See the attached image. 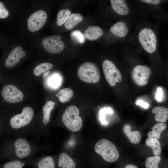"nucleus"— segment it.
Masks as SVG:
<instances>
[{"instance_id": "obj_35", "label": "nucleus", "mask_w": 168, "mask_h": 168, "mask_svg": "<svg viewBox=\"0 0 168 168\" xmlns=\"http://www.w3.org/2000/svg\"><path fill=\"white\" fill-rule=\"evenodd\" d=\"M166 49H167V51L168 52V41L166 42Z\"/></svg>"}, {"instance_id": "obj_6", "label": "nucleus", "mask_w": 168, "mask_h": 168, "mask_svg": "<svg viewBox=\"0 0 168 168\" xmlns=\"http://www.w3.org/2000/svg\"><path fill=\"white\" fill-rule=\"evenodd\" d=\"M79 110L75 106L71 105L65 110L61 117L63 125L72 132L79 131L82 126V118L79 115Z\"/></svg>"}, {"instance_id": "obj_18", "label": "nucleus", "mask_w": 168, "mask_h": 168, "mask_svg": "<svg viewBox=\"0 0 168 168\" xmlns=\"http://www.w3.org/2000/svg\"><path fill=\"white\" fill-rule=\"evenodd\" d=\"M123 131L132 143L137 144L140 142L142 137L141 133L137 131H132L130 125H125Z\"/></svg>"}, {"instance_id": "obj_16", "label": "nucleus", "mask_w": 168, "mask_h": 168, "mask_svg": "<svg viewBox=\"0 0 168 168\" xmlns=\"http://www.w3.org/2000/svg\"><path fill=\"white\" fill-rule=\"evenodd\" d=\"M74 161L67 153H61L58 157L57 168H76Z\"/></svg>"}, {"instance_id": "obj_28", "label": "nucleus", "mask_w": 168, "mask_h": 168, "mask_svg": "<svg viewBox=\"0 0 168 168\" xmlns=\"http://www.w3.org/2000/svg\"><path fill=\"white\" fill-rule=\"evenodd\" d=\"M70 36L72 40L77 44H83L85 41L84 35L80 31L76 30L72 31Z\"/></svg>"}, {"instance_id": "obj_25", "label": "nucleus", "mask_w": 168, "mask_h": 168, "mask_svg": "<svg viewBox=\"0 0 168 168\" xmlns=\"http://www.w3.org/2000/svg\"><path fill=\"white\" fill-rule=\"evenodd\" d=\"M71 14V11L68 9H63L59 11L57 15V25L60 26L65 23Z\"/></svg>"}, {"instance_id": "obj_12", "label": "nucleus", "mask_w": 168, "mask_h": 168, "mask_svg": "<svg viewBox=\"0 0 168 168\" xmlns=\"http://www.w3.org/2000/svg\"><path fill=\"white\" fill-rule=\"evenodd\" d=\"M61 39L59 35L48 36L42 40V44L44 49L49 53H59L62 52L64 47L63 42L60 40Z\"/></svg>"}, {"instance_id": "obj_21", "label": "nucleus", "mask_w": 168, "mask_h": 168, "mask_svg": "<svg viewBox=\"0 0 168 168\" xmlns=\"http://www.w3.org/2000/svg\"><path fill=\"white\" fill-rule=\"evenodd\" d=\"M166 127V124L164 123L156 124L152 128V130L148 133L147 136L148 138H154L158 140L160 138L161 133Z\"/></svg>"}, {"instance_id": "obj_9", "label": "nucleus", "mask_w": 168, "mask_h": 168, "mask_svg": "<svg viewBox=\"0 0 168 168\" xmlns=\"http://www.w3.org/2000/svg\"><path fill=\"white\" fill-rule=\"evenodd\" d=\"M133 22L126 20L117 21L110 28L111 35L116 39L126 41L131 34Z\"/></svg>"}, {"instance_id": "obj_8", "label": "nucleus", "mask_w": 168, "mask_h": 168, "mask_svg": "<svg viewBox=\"0 0 168 168\" xmlns=\"http://www.w3.org/2000/svg\"><path fill=\"white\" fill-rule=\"evenodd\" d=\"M55 103L51 101H47L43 106L42 111V118L36 125V128L40 137L43 136L48 139L49 130L51 113L54 107Z\"/></svg>"}, {"instance_id": "obj_19", "label": "nucleus", "mask_w": 168, "mask_h": 168, "mask_svg": "<svg viewBox=\"0 0 168 168\" xmlns=\"http://www.w3.org/2000/svg\"><path fill=\"white\" fill-rule=\"evenodd\" d=\"M152 113L156 114L155 119L157 122H166L168 119V108L161 106H156L152 110Z\"/></svg>"}, {"instance_id": "obj_4", "label": "nucleus", "mask_w": 168, "mask_h": 168, "mask_svg": "<svg viewBox=\"0 0 168 168\" xmlns=\"http://www.w3.org/2000/svg\"><path fill=\"white\" fill-rule=\"evenodd\" d=\"M139 17L151 16L157 21L168 25V12L162 7L166 0H133Z\"/></svg>"}, {"instance_id": "obj_26", "label": "nucleus", "mask_w": 168, "mask_h": 168, "mask_svg": "<svg viewBox=\"0 0 168 168\" xmlns=\"http://www.w3.org/2000/svg\"><path fill=\"white\" fill-rule=\"evenodd\" d=\"M161 158L159 156H154L147 157L146 160V168H159Z\"/></svg>"}, {"instance_id": "obj_2", "label": "nucleus", "mask_w": 168, "mask_h": 168, "mask_svg": "<svg viewBox=\"0 0 168 168\" xmlns=\"http://www.w3.org/2000/svg\"><path fill=\"white\" fill-rule=\"evenodd\" d=\"M44 149L43 147L28 140L26 137L7 138L1 143L0 158L9 161L25 160L31 158Z\"/></svg>"}, {"instance_id": "obj_7", "label": "nucleus", "mask_w": 168, "mask_h": 168, "mask_svg": "<svg viewBox=\"0 0 168 168\" xmlns=\"http://www.w3.org/2000/svg\"><path fill=\"white\" fill-rule=\"evenodd\" d=\"M77 75L82 81L90 83H96L100 78V72L98 66L89 62L84 63L79 66Z\"/></svg>"}, {"instance_id": "obj_10", "label": "nucleus", "mask_w": 168, "mask_h": 168, "mask_svg": "<svg viewBox=\"0 0 168 168\" xmlns=\"http://www.w3.org/2000/svg\"><path fill=\"white\" fill-rule=\"evenodd\" d=\"M102 67L105 79L110 86H114L116 82L121 81V73L112 61L108 59L105 60L102 63Z\"/></svg>"}, {"instance_id": "obj_17", "label": "nucleus", "mask_w": 168, "mask_h": 168, "mask_svg": "<svg viewBox=\"0 0 168 168\" xmlns=\"http://www.w3.org/2000/svg\"><path fill=\"white\" fill-rule=\"evenodd\" d=\"M104 34L103 30L97 26H90L85 30L84 35L87 39L94 41L98 39Z\"/></svg>"}, {"instance_id": "obj_1", "label": "nucleus", "mask_w": 168, "mask_h": 168, "mask_svg": "<svg viewBox=\"0 0 168 168\" xmlns=\"http://www.w3.org/2000/svg\"><path fill=\"white\" fill-rule=\"evenodd\" d=\"M135 23L134 30L125 42L138 54L147 56L154 65L160 63L158 34L162 23H151L144 17H140Z\"/></svg>"}, {"instance_id": "obj_36", "label": "nucleus", "mask_w": 168, "mask_h": 168, "mask_svg": "<svg viewBox=\"0 0 168 168\" xmlns=\"http://www.w3.org/2000/svg\"></svg>"}, {"instance_id": "obj_20", "label": "nucleus", "mask_w": 168, "mask_h": 168, "mask_svg": "<svg viewBox=\"0 0 168 168\" xmlns=\"http://www.w3.org/2000/svg\"><path fill=\"white\" fill-rule=\"evenodd\" d=\"M82 19L83 17L80 14H71L64 24V26L67 30H70L81 22Z\"/></svg>"}, {"instance_id": "obj_15", "label": "nucleus", "mask_w": 168, "mask_h": 168, "mask_svg": "<svg viewBox=\"0 0 168 168\" xmlns=\"http://www.w3.org/2000/svg\"><path fill=\"white\" fill-rule=\"evenodd\" d=\"M26 54V53L23 51V48L21 46H18L14 48L5 61V67L8 68H13L19 62L20 59L24 57Z\"/></svg>"}, {"instance_id": "obj_34", "label": "nucleus", "mask_w": 168, "mask_h": 168, "mask_svg": "<svg viewBox=\"0 0 168 168\" xmlns=\"http://www.w3.org/2000/svg\"><path fill=\"white\" fill-rule=\"evenodd\" d=\"M50 72L49 71H46L43 73V77L44 78L45 77L47 76L49 73Z\"/></svg>"}, {"instance_id": "obj_24", "label": "nucleus", "mask_w": 168, "mask_h": 168, "mask_svg": "<svg viewBox=\"0 0 168 168\" xmlns=\"http://www.w3.org/2000/svg\"><path fill=\"white\" fill-rule=\"evenodd\" d=\"M26 165L25 160L9 161L1 164L0 168H23Z\"/></svg>"}, {"instance_id": "obj_23", "label": "nucleus", "mask_w": 168, "mask_h": 168, "mask_svg": "<svg viewBox=\"0 0 168 168\" xmlns=\"http://www.w3.org/2000/svg\"><path fill=\"white\" fill-rule=\"evenodd\" d=\"M145 144L147 146L152 148L154 156H158L161 154V144L158 140L153 138H148L146 139Z\"/></svg>"}, {"instance_id": "obj_22", "label": "nucleus", "mask_w": 168, "mask_h": 168, "mask_svg": "<svg viewBox=\"0 0 168 168\" xmlns=\"http://www.w3.org/2000/svg\"><path fill=\"white\" fill-rule=\"evenodd\" d=\"M73 91L68 88L61 89L55 94L61 103H65L69 101L73 96Z\"/></svg>"}, {"instance_id": "obj_29", "label": "nucleus", "mask_w": 168, "mask_h": 168, "mask_svg": "<svg viewBox=\"0 0 168 168\" xmlns=\"http://www.w3.org/2000/svg\"><path fill=\"white\" fill-rule=\"evenodd\" d=\"M9 14L8 10L6 9L3 3L0 2V18H4L7 17Z\"/></svg>"}, {"instance_id": "obj_5", "label": "nucleus", "mask_w": 168, "mask_h": 168, "mask_svg": "<svg viewBox=\"0 0 168 168\" xmlns=\"http://www.w3.org/2000/svg\"><path fill=\"white\" fill-rule=\"evenodd\" d=\"M94 149L96 152L107 162H114L119 158V153L116 146L107 139H103L98 141Z\"/></svg>"}, {"instance_id": "obj_3", "label": "nucleus", "mask_w": 168, "mask_h": 168, "mask_svg": "<svg viewBox=\"0 0 168 168\" xmlns=\"http://www.w3.org/2000/svg\"><path fill=\"white\" fill-rule=\"evenodd\" d=\"M34 116L33 109L29 106L25 107L20 113L12 116L7 123L1 126V133L16 137L26 138L32 134L39 138L36 126L32 123Z\"/></svg>"}, {"instance_id": "obj_30", "label": "nucleus", "mask_w": 168, "mask_h": 168, "mask_svg": "<svg viewBox=\"0 0 168 168\" xmlns=\"http://www.w3.org/2000/svg\"><path fill=\"white\" fill-rule=\"evenodd\" d=\"M157 89L156 98L158 101H161L163 96V91L162 88L160 87H158Z\"/></svg>"}, {"instance_id": "obj_13", "label": "nucleus", "mask_w": 168, "mask_h": 168, "mask_svg": "<svg viewBox=\"0 0 168 168\" xmlns=\"http://www.w3.org/2000/svg\"><path fill=\"white\" fill-rule=\"evenodd\" d=\"M47 19L46 12L43 10L37 11L32 14L27 20L29 30L32 32L36 31L45 23Z\"/></svg>"}, {"instance_id": "obj_31", "label": "nucleus", "mask_w": 168, "mask_h": 168, "mask_svg": "<svg viewBox=\"0 0 168 168\" xmlns=\"http://www.w3.org/2000/svg\"><path fill=\"white\" fill-rule=\"evenodd\" d=\"M135 104L136 105H139L145 109H147L149 106V105L148 103L141 100H138L136 101Z\"/></svg>"}, {"instance_id": "obj_11", "label": "nucleus", "mask_w": 168, "mask_h": 168, "mask_svg": "<svg viewBox=\"0 0 168 168\" xmlns=\"http://www.w3.org/2000/svg\"><path fill=\"white\" fill-rule=\"evenodd\" d=\"M58 158L54 156H43L35 159L31 158L25 159L27 165L34 168H57Z\"/></svg>"}, {"instance_id": "obj_32", "label": "nucleus", "mask_w": 168, "mask_h": 168, "mask_svg": "<svg viewBox=\"0 0 168 168\" xmlns=\"http://www.w3.org/2000/svg\"><path fill=\"white\" fill-rule=\"evenodd\" d=\"M51 78V79L49 80V84L52 86H55L58 85L59 82L58 77L54 76L52 77Z\"/></svg>"}, {"instance_id": "obj_33", "label": "nucleus", "mask_w": 168, "mask_h": 168, "mask_svg": "<svg viewBox=\"0 0 168 168\" xmlns=\"http://www.w3.org/2000/svg\"><path fill=\"white\" fill-rule=\"evenodd\" d=\"M124 168H138V167L134 165L128 164L125 165Z\"/></svg>"}, {"instance_id": "obj_27", "label": "nucleus", "mask_w": 168, "mask_h": 168, "mask_svg": "<svg viewBox=\"0 0 168 168\" xmlns=\"http://www.w3.org/2000/svg\"><path fill=\"white\" fill-rule=\"evenodd\" d=\"M53 67V65L50 63H41L35 68L33 71L34 74L36 76H38L42 73L50 69Z\"/></svg>"}, {"instance_id": "obj_14", "label": "nucleus", "mask_w": 168, "mask_h": 168, "mask_svg": "<svg viewBox=\"0 0 168 168\" xmlns=\"http://www.w3.org/2000/svg\"><path fill=\"white\" fill-rule=\"evenodd\" d=\"M2 95L4 99L9 103H18L23 99L22 92L17 87L12 85H7L3 88Z\"/></svg>"}]
</instances>
